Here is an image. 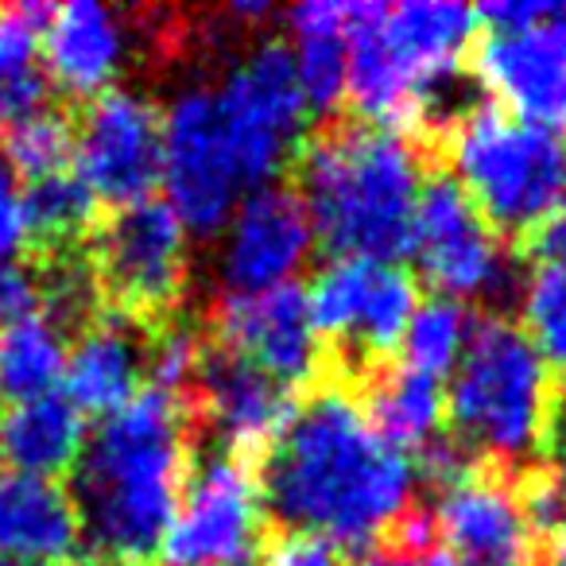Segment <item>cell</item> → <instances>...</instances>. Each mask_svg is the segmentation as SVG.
<instances>
[{"label": "cell", "instance_id": "cell-1", "mask_svg": "<svg viewBox=\"0 0 566 566\" xmlns=\"http://www.w3.org/2000/svg\"><path fill=\"white\" fill-rule=\"evenodd\" d=\"M256 489L272 527L326 535L349 558L416 504L411 462L380 442L354 396L323 373L260 458Z\"/></svg>", "mask_w": 566, "mask_h": 566}, {"label": "cell", "instance_id": "cell-2", "mask_svg": "<svg viewBox=\"0 0 566 566\" xmlns=\"http://www.w3.org/2000/svg\"><path fill=\"white\" fill-rule=\"evenodd\" d=\"M206 439L195 388L164 392L144 385L120 411L86 434L71 470L78 512V566H159V547L175 520Z\"/></svg>", "mask_w": 566, "mask_h": 566}, {"label": "cell", "instance_id": "cell-3", "mask_svg": "<svg viewBox=\"0 0 566 566\" xmlns=\"http://www.w3.org/2000/svg\"><path fill=\"white\" fill-rule=\"evenodd\" d=\"M427 171L431 164L403 133L338 109L307 125L280 175L300 195L326 256L396 264L411 252Z\"/></svg>", "mask_w": 566, "mask_h": 566}, {"label": "cell", "instance_id": "cell-4", "mask_svg": "<svg viewBox=\"0 0 566 566\" xmlns=\"http://www.w3.org/2000/svg\"><path fill=\"white\" fill-rule=\"evenodd\" d=\"M411 140L454 175L509 252L566 202V136L524 125L489 97Z\"/></svg>", "mask_w": 566, "mask_h": 566}, {"label": "cell", "instance_id": "cell-5", "mask_svg": "<svg viewBox=\"0 0 566 566\" xmlns=\"http://www.w3.org/2000/svg\"><path fill=\"white\" fill-rule=\"evenodd\" d=\"M547 388V369L524 326L501 311H478L442 392V431L478 462L520 473L539 462Z\"/></svg>", "mask_w": 566, "mask_h": 566}, {"label": "cell", "instance_id": "cell-6", "mask_svg": "<svg viewBox=\"0 0 566 566\" xmlns=\"http://www.w3.org/2000/svg\"><path fill=\"white\" fill-rule=\"evenodd\" d=\"M82 252L102 315L156 334L190 311L187 229L167 198L148 195L140 202L102 210Z\"/></svg>", "mask_w": 566, "mask_h": 566}, {"label": "cell", "instance_id": "cell-7", "mask_svg": "<svg viewBox=\"0 0 566 566\" xmlns=\"http://www.w3.org/2000/svg\"><path fill=\"white\" fill-rule=\"evenodd\" d=\"M213 105L244 190L280 175L295 140L307 133L311 113L295 74V51L280 35H268L229 71L226 86L213 90Z\"/></svg>", "mask_w": 566, "mask_h": 566}, {"label": "cell", "instance_id": "cell-8", "mask_svg": "<svg viewBox=\"0 0 566 566\" xmlns=\"http://www.w3.org/2000/svg\"><path fill=\"white\" fill-rule=\"evenodd\" d=\"M272 535L256 473L210 447L187 481L159 547V566H260Z\"/></svg>", "mask_w": 566, "mask_h": 566}, {"label": "cell", "instance_id": "cell-9", "mask_svg": "<svg viewBox=\"0 0 566 566\" xmlns=\"http://www.w3.org/2000/svg\"><path fill=\"white\" fill-rule=\"evenodd\" d=\"M408 256L416 260L411 275H419L439 300H489L509 287L512 252L481 221L447 167L423 175Z\"/></svg>", "mask_w": 566, "mask_h": 566}, {"label": "cell", "instance_id": "cell-10", "mask_svg": "<svg viewBox=\"0 0 566 566\" xmlns=\"http://www.w3.org/2000/svg\"><path fill=\"white\" fill-rule=\"evenodd\" d=\"M164 164V113L151 97L109 86L74 105V171L97 202L128 206L156 190Z\"/></svg>", "mask_w": 566, "mask_h": 566}, {"label": "cell", "instance_id": "cell-11", "mask_svg": "<svg viewBox=\"0 0 566 566\" xmlns=\"http://www.w3.org/2000/svg\"><path fill=\"white\" fill-rule=\"evenodd\" d=\"M159 179L167 187V206L182 221V229L213 237L229 221L244 182L210 90H187L167 109Z\"/></svg>", "mask_w": 566, "mask_h": 566}, {"label": "cell", "instance_id": "cell-12", "mask_svg": "<svg viewBox=\"0 0 566 566\" xmlns=\"http://www.w3.org/2000/svg\"><path fill=\"white\" fill-rule=\"evenodd\" d=\"M206 338L244 357L280 385L303 388L318 377V338L311 326L307 287L295 280L260 295H213L198 311Z\"/></svg>", "mask_w": 566, "mask_h": 566}, {"label": "cell", "instance_id": "cell-13", "mask_svg": "<svg viewBox=\"0 0 566 566\" xmlns=\"http://www.w3.org/2000/svg\"><path fill=\"white\" fill-rule=\"evenodd\" d=\"M431 516L454 566H547V547L527 524L512 470L473 462L442 489Z\"/></svg>", "mask_w": 566, "mask_h": 566}, {"label": "cell", "instance_id": "cell-14", "mask_svg": "<svg viewBox=\"0 0 566 566\" xmlns=\"http://www.w3.org/2000/svg\"><path fill=\"white\" fill-rule=\"evenodd\" d=\"M462 71L509 117L566 136V4L532 32H478Z\"/></svg>", "mask_w": 566, "mask_h": 566}, {"label": "cell", "instance_id": "cell-15", "mask_svg": "<svg viewBox=\"0 0 566 566\" xmlns=\"http://www.w3.org/2000/svg\"><path fill=\"white\" fill-rule=\"evenodd\" d=\"M315 229L287 182L256 187L237 210L221 252V295H260L287 283L311 256Z\"/></svg>", "mask_w": 566, "mask_h": 566}, {"label": "cell", "instance_id": "cell-16", "mask_svg": "<svg viewBox=\"0 0 566 566\" xmlns=\"http://www.w3.org/2000/svg\"><path fill=\"white\" fill-rule=\"evenodd\" d=\"M473 35H478L473 9L450 4V0L385 4L377 24V40L388 66L403 82V90L423 105V113H431V90H439L442 82L462 71Z\"/></svg>", "mask_w": 566, "mask_h": 566}, {"label": "cell", "instance_id": "cell-17", "mask_svg": "<svg viewBox=\"0 0 566 566\" xmlns=\"http://www.w3.org/2000/svg\"><path fill=\"white\" fill-rule=\"evenodd\" d=\"M40 51L51 86L55 94H63V105H82L109 90L125 51V32L117 24V12L102 9L94 0H71L51 12L40 35Z\"/></svg>", "mask_w": 566, "mask_h": 566}, {"label": "cell", "instance_id": "cell-18", "mask_svg": "<svg viewBox=\"0 0 566 566\" xmlns=\"http://www.w3.org/2000/svg\"><path fill=\"white\" fill-rule=\"evenodd\" d=\"M148 377V334L113 315H97L74 338L66 354V400L82 416H113L120 411Z\"/></svg>", "mask_w": 566, "mask_h": 566}, {"label": "cell", "instance_id": "cell-19", "mask_svg": "<svg viewBox=\"0 0 566 566\" xmlns=\"http://www.w3.org/2000/svg\"><path fill=\"white\" fill-rule=\"evenodd\" d=\"M78 512L59 481L0 473V558H35L51 566H78Z\"/></svg>", "mask_w": 566, "mask_h": 566}, {"label": "cell", "instance_id": "cell-20", "mask_svg": "<svg viewBox=\"0 0 566 566\" xmlns=\"http://www.w3.org/2000/svg\"><path fill=\"white\" fill-rule=\"evenodd\" d=\"M380 442L411 458L442 431V380L411 369L400 354L373 365L346 388Z\"/></svg>", "mask_w": 566, "mask_h": 566}, {"label": "cell", "instance_id": "cell-21", "mask_svg": "<svg viewBox=\"0 0 566 566\" xmlns=\"http://www.w3.org/2000/svg\"><path fill=\"white\" fill-rule=\"evenodd\" d=\"M86 447V416L63 392L17 403L0 416V458L28 478H71Z\"/></svg>", "mask_w": 566, "mask_h": 566}, {"label": "cell", "instance_id": "cell-22", "mask_svg": "<svg viewBox=\"0 0 566 566\" xmlns=\"http://www.w3.org/2000/svg\"><path fill=\"white\" fill-rule=\"evenodd\" d=\"M51 12V4H0V133L59 105L40 51Z\"/></svg>", "mask_w": 566, "mask_h": 566}, {"label": "cell", "instance_id": "cell-23", "mask_svg": "<svg viewBox=\"0 0 566 566\" xmlns=\"http://www.w3.org/2000/svg\"><path fill=\"white\" fill-rule=\"evenodd\" d=\"M24 229H28V256L82 249L90 229L102 218V202L94 190L78 179V171H59L48 179H32L24 190Z\"/></svg>", "mask_w": 566, "mask_h": 566}, {"label": "cell", "instance_id": "cell-24", "mask_svg": "<svg viewBox=\"0 0 566 566\" xmlns=\"http://www.w3.org/2000/svg\"><path fill=\"white\" fill-rule=\"evenodd\" d=\"M66 369V338L43 315L0 331V403H28L55 392Z\"/></svg>", "mask_w": 566, "mask_h": 566}, {"label": "cell", "instance_id": "cell-25", "mask_svg": "<svg viewBox=\"0 0 566 566\" xmlns=\"http://www.w3.org/2000/svg\"><path fill=\"white\" fill-rule=\"evenodd\" d=\"M0 151L17 171L32 179H48V175L71 171L74 167V105H51V109L35 113V117L20 120V125L0 133Z\"/></svg>", "mask_w": 566, "mask_h": 566}, {"label": "cell", "instance_id": "cell-26", "mask_svg": "<svg viewBox=\"0 0 566 566\" xmlns=\"http://www.w3.org/2000/svg\"><path fill=\"white\" fill-rule=\"evenodd\" d=\"M465 331H470V311H465V303L431 295L423 307H416L408 331H403L400 361L419 373H427V377L442 380L450 369H454L458 354H462Z\"/></svg>", "mask_w": 566, "mask_h": 566}, {"label": "cell", "instance_id": "cell-27", "mask_svg": "<svg viewBox=\"0 0 566 566\" xmlns=\"http://www.w3.org/2000/svg\"><path fill=\"white\" fill-rule=\"evenodd\" d=\"M524 334L551 385H566V268L532 264L524 292Z\"/></svg>", "mask_w": 566, "mask_h": 566}, {"label": "cell", "instance_id": "cell-28", "mask_svg": "<svg viewBox=\"0 0 566 566\" xmlns=\"http://www.w3.org/2000/svg\"><path fill=\"white\" fill-rule=\"evenodd\" d=\"M349 566H454V563L442 551L431 509L416 501L400 520H392L377 535V543L369 551L349 558Z\"/></svg>", "mask_w": 566, "mask_h": 566}, {"label": "cell", "instance_id": "cell-29", "mask_svg": "<svg viewBox=\"0 0 566 566\" xmlns=\"http://www.w3.org/2000/svg\"><path fill=\"white\" fill-rule=\"evenodd\" d=\"M295 40H300L295 74H300L307 109L331 117L346 97V32H315L295 35Z\"/></svg>", "mask_w": 566, "mask_h": 566}, {"label": "cell", "instance_id": "cell-30", "mask_svg": "<svg viewBox=\"0 0 566 566\" xmlns=\"http://www.w3.org/2000/svg\"><path fill=\"white\" fill-rule=\"evenodd\" d=\"M260 566H349V555L326 535L272 527Z\"/></svg>", "mask_w": 566, "mask_h": 566}, {"label": "cell", "instance_id": "cell-31", "mask_svg": "<svg viewBox=\"0 0 566 566\" xmlns=\"http://www.w3.org/2000/svg\"><path fill=\"white\" fill-rule=\"evenodd\" d=\"M558 0H489L481 9H473V17L489 28V32H532V28L547 24L551 17H558Z\"/></svg>", "mask_w": 566, "mask_h": 566}, {"label": "cell", "instance_id": "cell-32", "mask_svg": "<svg viewBox=\"0 0 566 566\" xmlns=\"http://www.w3.org/2000/svg\"><path fill=\"white\" fill-rule=\"evenodd\" d=\"M28 315H40V280L28 260H9L0 264V331Z\"/></svg>", "mask_w": 566, "mask_h": 566}, {"label": "cell", "instance_id": "cell-33", "mask_svg": "<svg viewBox=\"0 0 566 566\" xmlns=\"http://www.w3.org/2000/svg\"><path fill=\"white\" fill-rule=\"evenodd\" d=\"M24 244H28L24 195H20L17 171H12L4 151H0V264H9Z\"/></svg>", "mask_w": 566, "mask_h": 566}, {"label": "cell", "instance_id": "cell-34", "mask_svg": "<svg viewBox=\"0 0 566 566\" xmlns=\"http://www.w3.org/2000/svg\"><path fill=\"white\" fill-rule=\"evenodd\" d=\"M539 462L551 465V470L558 473V481L566 485V385L547 388V408H543V434H539Z\"/></svg>", "mask_w": 566, "mask_h": 566}, {"label": "cell", "instance_id": "cell-35", "mask_svg": "<svg viewBox=\"0 0 566 566\" xmlns=\"http://www.w3.org/2000/svg\"><path fill=\"white\" fill-rule=\"evenodd\" d=\"M512 256L527 260V264H558V268H566V202L558 206L547 221H539V226H535L532 233L516 244V252H512Z\"/></svg>", "mask_w": 566, "mask_h": 566}, {"label": "cell", "instance_id": "cell-36", "mask_svg": "<svg viewBox=\"0 0 566 566\" xmlns=\"http://www.w3.org/2000/svg\"><path fill=\"white\" fill-rule=\"evenodd\" d=\"M547 566H566V524L547 539Z\"/></svg>", "mask_w": 566, "mask_h": 566}, {"label": "cell", "instance_id": "cell-37", "mask_svg": "<svg viewBox=\"0 0 566 566\" xmlns=\"http://www.w3.org/2000/svg\"><path fill=\"white\" fill-rule=\"evenodd\" d=\"M0 566H51V563H35V558H0Z\"/></svg>", "mask_w": 566, "mask_h": 566}]
</instances>
